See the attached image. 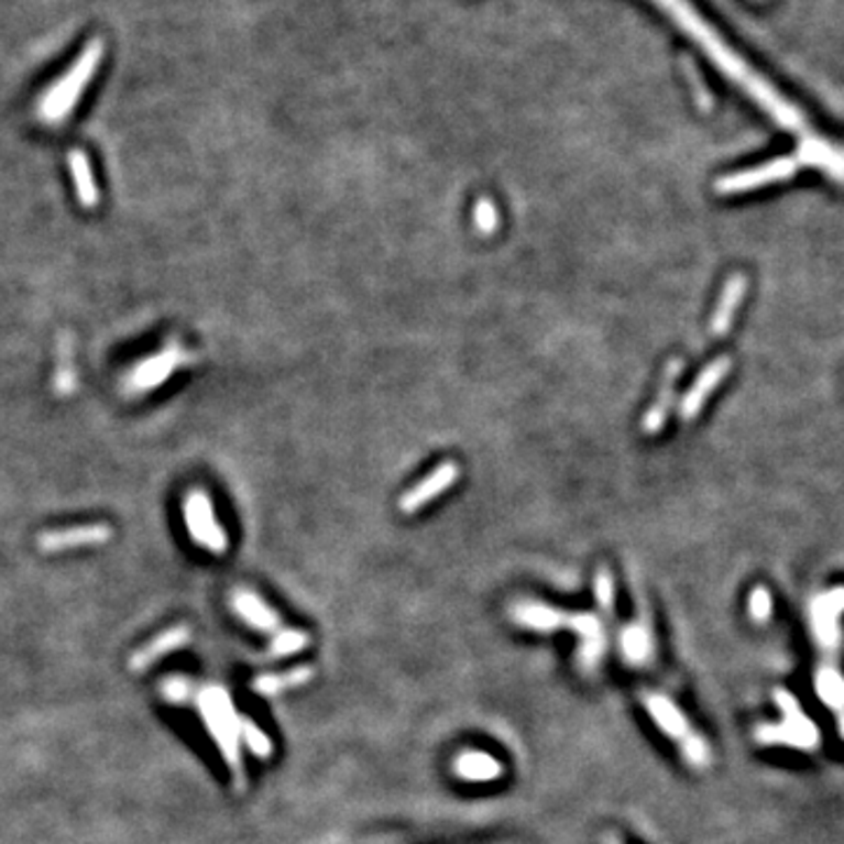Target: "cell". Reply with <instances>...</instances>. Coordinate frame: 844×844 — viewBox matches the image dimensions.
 Here are the masks:
<instances>
[{
  "mask_svg": "<svg viewBox=\"0 0 844 844\" xmlns=\"http://www.w3.org/2000/svg\"><path fill=\"white\" fill-rule=\"evenodd\" d=\"M655 3H659L664 10H667L676 20V24L686 31L692 41L699 43V47L706 52V57L723 70L725 78L739 85L750 99H756L763 109L781 124V128L804 134L807 120L798 106L783 99L775 85H769L760 74H756V70L736 55L721 35L713 31V26H709L706 20H702V14H699L688 0H655Z\"/></svg>",
  "mask_w": 844,
  "mask_h": 844,
  "instance_id": "cell-1",
  "label": "cell"
},
{
  "mask_svg": "<svg viewBox=\"0 0 844 844\" xmlns=\"http://www.w3.org/2000/svg\"><path fill=\"white\" fill-rule=\"evenodd\" d=\"M101 59L103 43L99 39H92L83 47L78 59L66 68V74L45 89V95L41 97L39 106H35L39 120L50 124V128H57V124L66 122L70 113L76 111V106L80 103L89 83L95 80Z\"/></svg>",
  "mask_w": 844,
  "mask_h": 844,
  "instance_id": "cell-2",
  "label": "cell"
},
{
  "mask_svg": "<svg viewBox=\"0 0 844 844\" xmlns=\"http://www.w3.org/2000/svg\"><path fill=\"white\" fill-rule=\"evenodd\" d=\"M514 617L518 624L528 628H537V632H553V628H572L582 636L580 645V661L584 669H596V664L603 655V626L601 620L594 615H570L561 613V610L540 605V603H520L514 607Z\"/></svg>",
  "mask_w": 844,
  "mask_h": 844,
  "instance_id": "cell-3",
  "label": "cell"
},
{
  "mask_svg": "<svg viewBox=\"0 0 844 844\" xmlns=\"http://www.w3.org/2000/svg\"><path fill=\"white\" fill-rule=\"evenodd\" d=\"M197 709H200L202 721L217 742L221 756L230 765L232 775L238 777L242 786V763H240V734H242V717L238 715L228 690L211 686L197 694Z\"/></svg>",
  "mask_w": 844,
  "mask_h": 844,
  "instance_id": "cell-4",
  "label": "cell"
},
{
  "mask_svg": "<svg viewBox=\"0 0 844 844\" xmlns=\"http://www.w3.org/2000/svg\"><path fill=\"white\" fill-rule=\"evenodd\" d=\"M777 704L783 711V723L781 725H760L756 732V739L760 744H781L790 748H800V750H814L821 742L816 725L807 717L798 704V699L786 692L777 690L775 694Z\"/></svg>",
  "mask_w": 844,
  "mask_h": 844,
  "instance_id": "cell-5",
  "label": "cell"
},
{
  "mask_svg": "<svg viewBox=\"0 0 844 844\" xmlns=\"http://www.w3.org/2000/svg\"><path fill=\"white\" fill-rule=\"evenodd\" d=\"M182 512H184L186 530L197 547L217 556L228 551V535L221 526L217 509H213V502L207 491L202 489L190 491L184 497Z\"/></svg>",
  "mask_w": 844,
  "mask_h": 844,
  "instance_id": "cell-6",
  "label": "cell"
},
{
  "mask_svg": "<svg viewBox=\"0 0 844 844\" xmlns=\"http://www.w3.org/2000/svg\"><path fill=\"white\" fill-rule=\"evenodd\" d=\"M190 362L193 357L182 343H167L163 350L141 359V362L124 375V392L146 394L163 387L176 371L186 369Z\"/></svg>",
  "mask_w": 844,
  "mask_h": 844,
  "instance_id": "cell-7",
  "label": "cell"
},
{
  "mask_svg": "<svg viewBox=\"0 0 844 844\" xmlns=\"http://www.w3.org/2000/svg\"><path fill=\"white\" fill-rule=\"evenodd\" d=\"M645 706H648V711H650V715H653V721H655L664 732H667V734L671 736V739H678V742H680L682 753H686V758H688L692 765L702 767V765L709 763V748H706L704 739H702V736H697V734L690 730V725H688V721H686V715H682V713L678 711V706H676L673 702H669V699H667V697H661V694H650L648 699H645Z\"/></svg>",
  "mask_w": 844,
  "mask_h": 844,
  "instance_id": "cell-8",
  "label": "cell"
},
{
  "mask_svg": "<svg viewBox=\"0 0 844 844\" xmlns=\"http://www.w3.org/2000/svg\"><path fill=\"white\" fill-rule=\"evenodd\" d=\"M798 167L800 165H798L796 157H777V160H769V163H763L753 169H742V172H734V174L717 178L715 190L721 195L750 193V190H758V188L769 186V184L788 182V178H793L798 174Z\"/></svg>",
  "mask_w": 844,
  "mask_h": 844,
  "instance_id": "cell-9",
  "label": "cell"
},
{
  "mask_svg": "<svg viewBox=\"0 0 844 844\" xmlns=\"http://www.w3.org/2000/svg\"><path fill=\"white\" fill-rule=\"evenodd\" d=\"M844 613V587L831 589L829 594H819L812 601L810 617L812 632L823 653H837L842 648V624L840 615Z\"/></svg>",
  "mask_w": 844,
  "mask_h": 844,
  "instance_id": "cell-10",
  "label": "cell"
},
{
  "mask_svg": "<svg viewBox=\"0 0 844 844\" xmlns=\"http://www.w3.org/2000/svg\"><path fill=\"white\" fill-rule=\"evenodd\" d=\"M113 537V528L109 524H85L76 528L47 530L39 537V549L45 553H59L78 547H99Z\"/></svg>",
  "mask_w": 844,
  "mask_h": 844,
  "instance_id": "cell-11",
  "label": "cell"
},
{
  "mask_svg": "<svg viewBox=\"0 0 844 844\" xmlns=\"http://www.w3.org/2000/svg\"><path fill=\"white\" fill-rule=\"evenodd\" d=\"M460 479V467L456 462H441L437 470L429 472L423 481H418L408 493L402 495L399 509L404 514H416L429 502L446 493Z\"/></svg>",
  "mask_w": 844,
  "mask_h": 844,
  "instance_id": "cell-12",
  "label": "cell"
},
{
  "mask_svg": "<svg viewBox=\"0 0 844 844\" xmlns=\"http://www.w3.org/2000/svg\"><path fill=\"white\" fill-rule=\"evenodd\" d=\"M732 366H734L732 359L727 354H723V357L713 359V362L697 375V381L692 383V387L686 394V399H682V404H680V418L682 420L690 423L699 416V413H702L706 399L717 390V385L725 381V375L730 373Z\"/></svg>",
  "mask_w": 844,
  "mask_h": 844,
  "instance_id": "cell-13",
  "label": "cell"
},
{
  "mask_svg": "<svg viewBox=\"0 0 844 844\" xmlns=\"http://www.w3.org/2000/svg\"><path fill=\"white\" fill-rule=\"evenodd\" d=\"M800 163L807 167H816L835 178V182L844 184V149L835 146L831 141L807 134L798 146V165Z\"/></svg>",
  "mask_w": 844,
  "mask_h": 844,
  "instance_id": "cell-14",
  "label": "cell"
},
{
  "mask_svg": "<svg viewBox=\"0 0 844 844\" xmlns=\"http://www.w3.org/2000/svg\"><path fill=\"white\" fill-rule=\"evenodd\" d=\"M190 636H193V632H190V626H186V624H176L172 628H165L163 634H157L153 640H149L146 645H143V648H139L132 655L130 669L136 671V673L151 669L153 664H157L160 659L167 657L169 653L182 650L184 645L190 643Z\"/></svg>",
  "mask_w": 844,
  "mask_h": 844,
  "instance_id": "cell-15",
  "label": "cell"
},
{
  "mask_svg": "<svg viewBox=\"0 0 844 844\" xmlns=\"http://www.w3.org/2000/svg\"><path fill=\"white\" fill-rule=\"evenodd\" d=\"M682 373V362L680 359H673V362H669L667 371H664V381H661V387H659V394L655 404L648 408V413H645L643 418V432L645 435H659L664 425H667V418L671 413V406H673V397H676V385H678V379Z\"/></svg>",
  "mask_w": 844,
  "mask_h": 844,
  "instance_id": "cell-16",
  "label": "cell"
},
{
  "mask_svg": "<svg viewBox=\"0 0 844 844\" xmlns=\"http://www.w3.org/2000/svg\"><path fill=\"white\" fill-rule=\"evenodd\" d=\"M746 289H748L746 275H742V273L730 275L725 289L721 294V303H717V308H715L713 319H711V333L713 336H725L732 329L734 315H736V310H739V305L746 296Z\"/></svg>",
  "mask_w": 844,
  "mask_h": 844,
  "instance_id": "cell-17",
  "label": "cell"
},
{
  "mask_svg": "<svg viewBox=\"0 0 844 844\" xmlns=\"http://www.w3.org/2000/svg\"><path fill=\"white\" fill-rule=\"evenodd\" d=\"M66 163H68L70 178H74L78 202L85 209H95L99 205V186H97V178H95L89 157L80 149H70Z\"/></svg>",
  "mask_w": 844,
  "mask_h": 844,
  "instance_id": "cell-18",
  "label": "cell"
},
{
  "mask_svg": "<svg viewBox=\"0 0 844 844\" xmlns=\"http://www.w3.org/2000/svg\"><path fill=\"white\" fill-rule=\"evenodd\" d=\"M232 607H235V613L254 628H259V632H275V628L279 626V617L273 607H267L254 591H235L232 594Z\"/></svg>",
  "mask_w": 844,
  "mask_h": 844,
  "instance_id": "cell-19",
  "label": "cell"
},
{
  "mask_svg": "<svg viewBox=\"0 0 844 844\" xmlns=\"http://www.w3.org/2000/svg\"><path fill=\"white\" fill-rule=\"evenodd\" d=\"M456 775L464 781H493L502 775V765L489 753L467 750L456 760Z\"/></svg>",
  "mask_w": 844,
  "mask_h": 844,
  "instance_id": "cell-20",
  "label": "cell"
},
{
  "mask_svg": "<svg viewBox=\"0 0 844 844\" xmlns=\"http://www.w3.org/2000/svg\"><path fill=\"white\" fill-rule=\"evenodd\" d=\"M816 692L825 706L844 713V676L835 664H823L816 673Z\"/></svg>",
  "mask_w": 844,
  "mask_h": 844,
  "instance_id": "cell-21",
  "label": "cell"
},
{
  "mask_svg": "<svg viewBox=\"0 0 844 844\" xmlns=\"http://www.w3.org/2000/svg\"><path fill=\"white\" fill-rule=\"evenodd\" d=\"M313 678V669L310 667H298V669H292L286 673H267V676H261L254 680V692L259 694H265V697H273V694H279L284 690L289 688H298L303 686V682H308Z\"/></svg>",
  "mask_w": 844,
  "mask_h": 844,
  "instance_id": "cell-22",
  "label": "cell"
},
{
  "mask_svg": "<svg viewBox=\"0 0 844 844\" xmlns=\"http://www.w3.org/2000/svg\"><path fill=\"white\" fill-rule=\"evenodd\" d=\"M622 653L628 664H645L653 653V638L645 624H632L622 634Z\"/></svg>",
  "mask_w": 844,
  "mask_h": 844,
  "instance_id": "cell-23",
  "label": "cell"
},
{
  "mask_svg": "<svg viewBox=\"0 0 844 844\" xmlns=\"http://www.w3.org/2000/svg\"><path fill=\"white\" fill-rule=\"evenodd\" d=\"M310 645V636L303 634V632H294V628H286V632L277 634L273 638V645H271V659H279V657H289L294 653H300Z\"/></svg>",
  "mask_w": 844,
  "mask_h": 844,
  "instance_id": "cell-24",
  "label": "cell"
},
{
  "mask_svg": "<svg viewBox=\"0 0 844 844\" xmlns=\"http://www.w3.org/2000/svg\"><path fill=\"white\" fill-rule=\"evenodd\" d=\"M242 736H244V742H246L249 750L254 753L256 758L267 760V758L273 756V742H271V736H267L254 721H249V717H242Z\"/></svg>",
  "mask_w": 844,
  "mask_h": 844,
  "instance_id": "cell-25",
  "label": "cell"
},
{
  "mask_svg": "<svg viewBox=\"0 0 844 844\" xmlns=\"http://www.w3.org/2000/svg\"><path fill=\"white\" fill-rule=\"evenodd\" d=\"M195 692V682L186 676H169L160 682V694L169 704H186Z\"/></svg>",
  "mask_w": 844,
  "mask_h": 844,
  "instance_id": "cell-26",
  "label": "cell"
},
{
  "mask_svg": "<svg viewBox=\"0 0 844 844\" xmlns=\"http://www.w3.org/2000/svg\"><path fill=\"white\" fill-rule=\"evenodd\" d=\"M474 226L481 235H493L500 226V213L489 197H479L474 205Z\"/></svg>",
  "mask_w": 844,
  "mask_h": 844,
  "instance_id": "cell-27",
  "label": "cell"
},
{
  "mask_svg": "<svg viewBox=\"0 0 844 844\" xmlns=\"http://www.w3.org/2000/svg\"><path fill=\"white\" fill-rule=\"evenodd\" d=\"M771 610H775V601H771L769 589H765V587L753 589L750 596H748V613H750V617L756 620L758 624H763V622H767L771 617Z\"/></svg>",
  "mask_w": 844,
  "mask_h": 844,
  "instance_id": "cell-28",
  "label": "cell"
},
{
  "mask_svg": "<svg viewBox=\"0 0 844 844\" xmlns=\"http://www.w3.org/2000/svg\"><path fill=\"white\" fill-rule=\"evenodd\" d=\"M594 591H596V601H599L601 610L610 613V610H613V599H615V584H613V574H610L605 568H601L596 572Z\"/></svg>",
  "mask_w": 844,
  "mask_h": 844,
  "instance_id": "cell-29",
  "label": "cell"
},
{
  "mask_svg": "<svg viewBox=\"0 0 844 844\" xmlns=\"http://www.w3.org/2000/svg\"><path fill=\"white\" fill-rule=\"evenodd\" d=\"M686 68H688V80H690V85L692 87H697V101H699V106H702V109H711V106H713V99H711V95H709V89H706V85L702 83V78H699V74H697V68H692V64L690 62H686Z\"/></svg>",
  "mask_w": 844,
  "mask_h": 844,
  "instance_id": "cell-30",
  "label": "cell"
},
{
  "mask_svg": "<svg viewBox=\"0 0 844 844\" xmlns=\"http://www.w3.org/2000/svg\"><path fill=\"white\" fill-rule=\"evenodd\" d=\"M840 734H842V739H844V713H840Z\"/></svg>",
  "mask_w": 844,
  "mask_h": 844,
  "instance_id": "cell-31",
  "label": "cell"
}]
</instances>
